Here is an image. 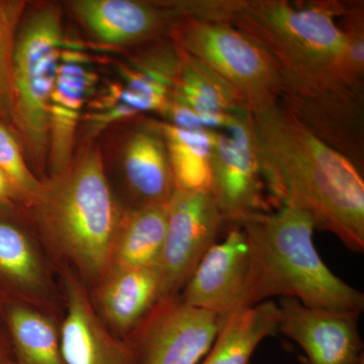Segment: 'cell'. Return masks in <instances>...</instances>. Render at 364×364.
<instances>
[{
    "instance_id": "cell-1",
    "label": "cell",
    "mask_w": 364,
    "mask_h": 364,
    "mask_svg": "<svg viewBox=\"0 0 364 364\" xmlns=\"http://www.w3.org/2000/svg\"><path fill=\"white\" fill-rule=\"evenodd\" d=\"M348 4L227 0L222 21L247 35L272 58L279 104L321 140L363 165V85L345 71V39L336 16Z\"/></svg>"
},
{
    "instance_id": "cell-2",
    "label": "cell",
    "mask_w": 364,
    "mask_h": 364,
    "mask_svg": "<svg viewBox=\"0 0 364 364\" xmlns=\"http://www.w3.org/2000/svg\"><path fill=\"white\" fill-rule=\"evenodd\" d=\"M261 177L280 207L299 208L316 229L347 248L364 250V181L360 170L277 102L250 111Z\"/></svg>"
},
{
    "instance_id": "cell-3",
    "label": "cell",
    "mask_w": 364,
    "mask_h": 364,
    "mask_svg": "<svg viewBox=\"0 0 364 364\" xmlns=\"http://www.w3.org/2000/svg\"><path fill=\"white\" fill-rule=\"evenodd\" d=\"M25 208L58 272L69 268L90 291L109 274L126 208L112 193L100 150L88 148L64 171L43 181Z\"/></svg>"
},
{
    "instance_id": "cell-4",
    "label": "cell",
    "mask_w": 364,
    "mask_h": 364,
    "mask_svg": "<svg viewBox=\"0 0 364 364\" xmlns=\"http://www.w3.org/2000/svg\"><path fill=\"white\" fill-rule=\"evenodd\" d=\"M251 251L248 306L272 296L310 308L360 315L364 296L325 264L314 244L315 222L299 208L280 207L241 223Z\"/></svg>"
},
{
    "instance_id": "cell-5",
    "label": "cell",
    "mask_w": 364,
    "mask_h": 364,
    "mask_svg": "<svg viewBox=\"0 0 364 364\" xmlns=\"http://www.w3.org/2000/svg\"><path fill=\"white\" fill-rule=\"evenodd\" d=\"M66 45L59 6L48 4L25 14L11 66V119L39 168L48 159V107Z\"/></svg>"
},
{
    "instance_id": "cell-6",
    "label": "cell",
    "mask_w": 364,
    "mask_h": 364,
    "mask_svg": "<svg viewBox=\"0 0 364 364\" xmlns=\"http://www.w3.org/2000/svg\"><path fill=\"white\" fill-rule=\"evenodd\" d=\"M181 50L169 36L143 44L117 67V78L97 90L88 102L80 127L92 140L114 124L145 112L160 116L176 91Z\"/></svg>"
},
{
    "instance_id": "cell-7",
    "label": "cell",
    "mask_w": 364,
    "mask_h": 364,
    "mask_svg": "<svg viewBox=\"0 0 364 364\" xmlns=\"http://www.w3.org/2000/svg\"><path fill=\"white\" fill-rule=\"evenodd\" d=\"M169 37L233 86L250 111L279 102V77L269 55L231 23L181 16Z\"/></svg>"
},
{
    "instance_id": "cell-8",
    "label": "cell",
    "mask_w": 364,
    "mask_h": 364,
    "mask_svg": "<svg viewBox=\"0 0 364 364\" xmlns=\"http://www.w3.org/2000/svg\"><path fill=\"white\" fill-rule=\"evenodd\" d=\"M0 299L63 318L58 268L26 208L0 203Z\"/></svg>"
},
{
    "instance_id": "cell-9",
    "label": "cell",
    "mask_w": 364,
    "mask_h": 364,
    "mask_svg": "<svg viewBox=\"0 0 364 364\" xmlns=\"http://www.w3.org/2000/svg\"><path fill=\"white\" fill-rule=\"evenodd\" d=\"M221 326L217 314L189 306L177 296L161 299L124 340L135 364H198Z\"/></svg>"
},
{
    "instance_id": "cell-10",
    "label": "cell",
    "mask_w": 364,
    "mask_h": 364,
    "mask_svg": "<svg viewBox=\"0 0 364 364\" xmlns=\"http://www.w3.org/2000/svg\"><path fill=\"white\" fill-rule=\"evenodd\" d=\"M224 225L210 191H174L156 265L161 299L178 296L203 256L217 243Z\"/></svg>"
},
{
    "instance_id": "cell-11",
    "label": "cell",
    "mask_w": 364,
    "mask_h": 364,
    "mask_svg": "<svg viewBox=\"0 0 364 364\" xmlns=\"http://www.w3.org/2000/svg\"><path fill=\"white\" fill-rule=\"evenodd\" d=\"M250 117L246 112L226 130L213 131L210 193L225 224L231 226L268 212Z\"/></svg>"
},
{
    "instance_id": "cell-12",
    "label": "cell",
    "mask_w": 364,
    "mask_h": 364,
    "mask_svg": "<svg viewBox=\"0 0 364 364\" xmlns=\"http://www.w3.org/2000/svg\"><path fill=\"white\" fill-rule=\"evenodd\" d=\"M251 251L245 232L232 226L226 238L203 256L183 287V303L217 314L222 324L232 314L248 308Z\"/></svg>"
},
{
    "instance_id": "cell-13",
    "label": "cell",
    "mask_w": 364,
    "mask_h": 364,
    "mask_svg": "<svg viewBox=\"0 0 364 364\" xmlns=\"http://www.w3.org/2000/svg\"><path fill=\"white\" fill-rule=\"evenodd\" d=\"M100 76L92 60L78 48L66 45L48 107L50 176L73 162L76 135L86 107L97 90Z\"/></svg>"
},
{
    "instance_id": "cell-14",
    "label": "cell",
    "mask_w": 364,
    "mask_h": 364,
    "mask_svg": "<svg viewBox=\"0 0 364 364\" xmlns=\"http://www.w3.org/2000/svg\"><path fill=\"white\" fill-rule=\"evenodd\" d=\"M279 331L296 342L310 364H363L359 315L310 308L280 298Z\"/></svg>"
},
{
    "instance_id": "cell-15",
    "label": "cell",
    "mask_w": 364,
    "mask_h": 364,
    "mask_svg": "<svg viewBox=\"0 0 364 364\" xmlns=\"http://www.w3.org/2000/svg\"><path fill=\"white\" fill-rule=\"evenodd\" d=\"M58 272L65 301L61 347L66 364H135L126 341L98 316L85 284L69 268Z\"/></svg>"
},
{
    "instance_id": "cell-16",
    "label": "cell",
    "mask_w": 364,
    "mask_h": 364,
    "mask_svg": "<svg viewBox=\"0 0 364 364\" xmlns=\"http://www.w3.org/2000/svg\"><path fill=\"white\" fill-rule=\"evenodd\" d=\"M73 13L98 43L131 47L169 36L179 18L167 4L139 0H77Z\"/></svg>"
},
{
    "instance_id": "cell-17",
    "label": "cell",
    "mask_w": 364,
    "mask_h": 364,
    "mask_svg": "<svg viewBox=\"0 0 364 364\" xmlns=\"http://www.w3.org/2000/svg\"><path fill=\"white\" fill-rule=\"evenodd\" d=\"M122 169L133 205H166L176 186L160 121L136 124L124 144Z\"/></svg>"
},
{
    "instance_id": "cell-18",
    "label": "cell",
    "mask_w": 364,
    "mask_h": 364,
    "mask_svg": "<svg viewBox=\"0 0 364 364\" xmlns=\"http://www.w3.org/2000/svg\"><path fill=\"white\" fill-rule=\"evenodd\" d=\"M90 293L102 322L124 339L161 301V282L156 267L112 270Z\"/></svg>"
},
{
    "instance_id": "cell-19",
    "label": "cell",
    "mask_w": 364,
    "mask_h": 364,
    "mask_svg": "<svg viewBox=\"0 0 364 364\" xmlns=\"http://www.w3.org/2000/svg\"><path fill=\"white\" fill-rule=\"evenodd\" d=\"M179 50L181 66L176 90L195 111L203 128L226 130L250 111L245 100L228 81L200 60Z\"/></svg>"
},
{
    "instance_id": "cell-20",
    "label": "cell",
    "mask_w": 364,
    "mask_h": 364,
    "mask_svg": "<svg viewBox=\"0 0 364 364\" xmlns=\"http://www.w3.org/2000/svg\"><path fill=\"white\" fill-rule=\"evenodd\" d=\"M0 316L16 364H66L61 347V318L9 301H1Z\"/></svg>"
},
{
    "instance_id": "cell-21",
    "label": "cell",
    "mask_w": 364,
    "mask_h": 364,
    "mask_svg": "<svg viewBox=\"0 0 364 364\" xmlns=\"http://www.w3.org/2000/svg\"><path fill=\"white\" fill-rule=\"evenodd\" d=\"M168 203L124 210L112 246L109 272L156 267L166 235Z\"/></svg>"
},
{
    "instance_id": "cell-22",
    "label": "cell",
    "mask_w": 364,
    "mask_h": 364,
    "mask_svg": "<svg viewBox=\"0 0 364 364\" xmlns=\"http://www.w3.org/2000/svg\"><path fill=\"white\" fill-rule=\"evenodd\" d=\"M280 313L275 301H261L230 315L202 364H249L263 339L279 331Z\"/></svg>"
},
{
    "instance_id": "cell-23",
    "label": "cell",
    "mask_w": 364,
    "mask_h": 364,
    "mask_svg": "<svg viewBox=\"0 0 364 364\" xmlns=\"http://www.w3.org/2000/svg\"><path fill=\"white\" fill-rule=\"evenodd\" d=\"M176 191H210L213 130H186L160 121Z\"/></svg>"
},
{
    "instance_id": "cell-24",
    "label": "cell",
    "mask_w": 364,
    "mask_h": 364,
    "mask_svg": "<svg viewBox=\"0 0 364 364\" xmlns=\"http://www.w3.org/2000/svg\"><path fill=\"white\" fill-rule=\"evenodd\" d=\"M0 169L11 181L18 205L26 208L40 193L43 181L28 166L18 136L0 119Z\"/></svg>"
},
{
    "instance_id": "cell-25",
    "label": "cell",
    "mask_w": 364,
    "mask_h": 364,
    "mask_svg": "<svg viewBox=\"0 0 364 364\" xmlns=\"http://www.w3.org/2000/svg\"><path fill=\"white\" fill-rule=\"evenodd\" d=\"M26 2L23 0L0 1V90L11 111V66L16 36L25 16Z\"/></svg>"
},
{
    "instance_id": "cell-26",
    "label": "cell",
    "mask_w": 364,
    "mask_h": 364,
    "mask_svg": "<svg viewBox=\"0 0 364 364\" xmlns=\"http://www.w3.org/2000/svg\"><path fill=\"white\" fill-rule=\"evenodd\" d=\"M363 4H352L343 16L340 28L345 39V71L352 82L363 85L364 18Z\"/></svg>"
},
{
    "instance_id": "cell-27",
    "label": "cell",
    "mask_w": 364,
    "mask_h": 364,
    "mask_svg": "<svg viewBox=\"0 0 364 364\" xmlns=\"http://www.w3.org/2000/svg\"><path fill=\"white\" fill-rule=\"evenodd\" d=\"M161 116L164 119L163 122H165V123L178 127V128L186 129V130L200 131L205 129L198 116H196L195 111L176 92V90L174 91L171 100H170Z\"/></svg>"
},
{
    "instance_id": "cell-28",
    "label": "cell",
    "mask_w": 364,
    "mask_h": 364,
    "mask_svg": "<svg viewBox=\"0 0 364 364\" xmlns=\"http://www.w3.org/2000/svg\"><path fill=\"white\" fill-rule=\"evenodd\" d=\"M0 364H16L11 339L4 324L0 325Z\"/></svg>"
},
{
    "instance_id": "cell-29",
    "label": "cell",
    "mask_w": 364,
    "mask_h": 364,
    "mask_svg": "<svg viewBox=\"0 0 364 364\" xmlns=\"http://www.w3.org/2000/svg\"><path fill=\"white\" fill-rule=\"evenodd\" d=\"M0 203H16L18 205V196L11 181L0 169Z\"/></svg>"
},
{
    "instance_id": "cell-30",
    "label": "cell",
    "mask_w": 364,
    "mask_h": 364,
    "mask_svg": "<svg viewBox=\"0 0 364 364\" xmlns=\"http://www.w3.org/2000/svg\"><path fill=\"white\" fill-rule=\"evenodd\" d=\"M0 119H4V121L7 122V123H9V119H11V111H9V105H7L6 98L4 97L1 90H0Z\"/></svg>"
},
{
    "instance_id": "cell-31",
    "label": "cell",
    "mask_w": 364,
    "mask_h": 364,
    "mask_svg": "<svg viewBox=\"0 0 364 364\" xmlns=\"http://www.w3.org/2000/svg\"><path fill=\"white\" fill-rule=\"evenodd\" d=\"M0 306H1V299H0ZM0 325H2L1 316H0Z\"/></svg>"
}]
</instances>
